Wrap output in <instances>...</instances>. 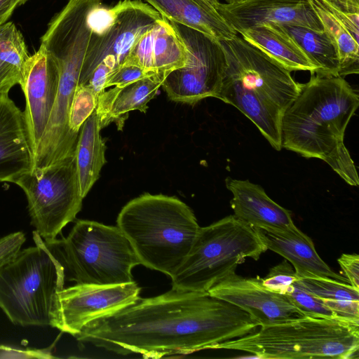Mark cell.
Masks as SVG:
<instances>
[{"label":"cell","mask_w":359,"mask_h":359,"mask_svg":"<svg viewBox=\"0 0 359 359\" xmlns=\"http://www.w3.org/2000/svg\"><path fill=\"white\" fill-rule=\"evenodd\" d=\"M259 327L248 313L208 292L172 288L91 321L75 338L117 354L160 358L214 349Z\"/></svg>","instance_id":"6da1fadb"},{"label":"cell","mask_w":359,"mask_h":359,"mask_svg":"<svg viewBox=\"0 0 359 359\" xmlns=\"http://www.w3.org/2000/svg\"><path fill=\"white\" fill-rule=\"evenodd\" d=\"M281 121L282 148L326 162L346 183L359 184L344 140L359 105L358 93L340 76L311 74Z\"/></svg>","instance_id":"7a4b0ae2"},{"label":"cell","mask_w":359,"mask_h":359,"mask_svg":"<svg viewBox=\"0 0 359 359\" xmlns=\"http://www.w3.org/2000/svg\"><path fill=\"white\" fill-rule=\"evenodd\" d=\"M226 69L215 98L237 108L280 151L281 121L297 97L302 83L288 69L238 34L219 41Z\"/></svg>","instance_id":"3957f363"},{"label":"cell","mask_w":359,"mask_h":359,"mask_svg":"<svg viewBox=\"0 0 359 359\" xmlns=\"http://www.w3.org/2000/svg\"><path fill=\"white\" fill-rule=\"evenodd\" d=\"M116 223L140 264L170 278L184 262L201 228L192 210L178 198L151 194L126 203Z\"/></svg>","instance_id":"277c9868"},{"label":"cell","mask_w":359,"mask_h":359,"mask_svg":"<svg viewBox=\"0 0 359 359\" xmlns=\"http://www.w3.org/2000/svg\"><path fill=\"white\" fill-rule=\"evenodd\" d=\"M214 349L244 351L261 358H358L359 321L304 316L259 326Z\"/></svg>","instance_id":"5b68a950"},{"label":"cell","mask_w":359,"mask_h":359,"mask_svg":"<svg viewBox=\"0 0 359 359\" xmlns=\"http://www.w3.org/2000/svg\"><path fill=\"white\" fill-rule=\"evenodd\" d=\"M32 235L35 245L19 250L0 267V309L15 325L50 326L65 270L39 233Z\"/></svg>","instance_id":"8992f818"},{"label":"cell","mask_w":359,"mask_h":359,"mask_svg":"<svg viewBox=\"0 0 359 359\" xmlns=\"http://www.w3.org/2000/svg\"><path fill=\"white\" fill-rule=\"evenodd\" d=\"M76 283L116 285L134 281L140 262L128 239L116 226L79 219L67 237L46 243Z\"/></svg>","instance_id":"52a82bcc"},{"label":"cell","mask_w":359,"mask_h":359,"mask_svg":"<svg viewBox=\"0 0 359 359\" xmlns=\"http://www.w3.org/2000/svg\"><path fill=\"white\" fill-rule=\"evenodd\" d=\"M266 250L255 229L233 215L227 216L200 228L189 255L171 277L172 288L208 292L247 258L258 260Z\"/></svg>","instance_id":"ba28073f"},{"label":"cell","mask_w":359,"mask_h":359,"mask_svg":"<svg viewBox=\"0 0 359 359\" xmlns=\"http://www.w3.org/2000/svg\"><path fill=\"white\" fill-rule=\"evenodd\" d=\"M14 183L24 191L31 224L45 243L57 238L81 209L83 198L75 155L46 168H32Z\"/></svg>","instance_id":"9c48e42d"},{"label":"cell","mask_w":359,"mask_h":359,"mask_svg":"<svg viewBox=\"0 0 359 359\" xmlns=\"http://www.w3.org/2000/svg\"><path fill=\"white\" fill-rule=\"evenodd\" d=\"M188 49L185 65L172 70L162 86L175 102L194 104L216 97L224 79L226 59L219 42L186 26L170 21Z\"/></svg>","instance_id":"30bf717a"},{"label":"cell","mask_w":359,"mask_h":359,"mask_svg":"<svg viewBox=\"0 0 359 359\" xmlns=\"http://www.w3.org/2000/svg\"><path fill=\"white\" fill-rule=\"evenodd\" d=\"M112 8V19L98 34H91L83 63L79 85H86L101 62L114 69L123 63L137 39L163 16L139 0L118 1Z\"/></svg>","instance_id":"8fae6325"},{"label":"cell","mask_w":359,"mask_h":359,"mask_svg":"<svg viewBox=\"0 0 359 359\" xmlns=\"http://www.w3.org/2000/svg\"><path fill=\"white\" fill-rule=\"evenodd\" d=\"M140 290L135 281L116 285L76 283L64 287L55 297L50 327L76 337L91 321L133 304Z\"/></svg>","instance_id":"7c38bea8"},{"label":"cell","mask_w":359,"mask_h":359,"mask_svg":"<svg viewBox=\"0 0 359 359\" xmlns=\"http://www.w3.org/2000/svg\"><path fill=\"white\" fill-rule=\"evenodd\" d=\"M60 72L44 46L26 60L20 83L26 107L25 122L33 156L43 135L55 102Z\"/></svg>","instance_id":"4fadbf2b"},{"label":"cell","mask_w":359,"mask_h":359,"mask_svg":"<svg viewBox=\"0 0 359 359\" xmlns=\"http://www.w3.org/2000/svg\"><path fill=\"white\" fill-rule=\"evenodd\" d=\"M208 292L241 309L259 326L304 316L284 294L264 286L260 278H244L235 273L212 286Z\"/></svg>","instance_id":"5bb4252c"},{"label":"cell","mask_w":359,"mask_h":359,"mask_svg":"<svg viewBox=\"0 0 359 359\" xmlns=\"http://www.w3.org/2000/svg\"><path fill=\"white\" fill-rule=\"evenodd\" d=\"M217 12L238 34L266 23L324 31L311 0H244L220 3Z\"/></svg>","instance_id":"9a60e30c"},{"label":"cell","mask_w":359,"mask_h":359,"mask_svg":"<svg viewBox=\"0 0 359 359\" xmlns=\"http://www.w3.org/2000/svg\"><path fill=\"white\" fill-rule=\"evenodd\" d=\"M225 182L233 195L230 204L233 215L241 221L253 229L273 233L298 229L290 212L270 198L260 185L229 177Z\"/></svg>","instance_id":"2e32d148"},{"label":"cell","mask_w":359,"mask_h":359,"mask_svg":"<svg viewBox=\"0 0 359 359\" xmlns=\"http://www.w3.org/2000/svg\"><path fill=\"white\" fill-rule=\"evenodd\" d=\"M187 58L185 43L172 23L163 17L137 39L123 63L152 74H168L184 67Z\"/></svg>","instance_id":"e0dca14e"},{"label":"cell","mask_w":359,"mask_h":359,"mask_svg":"<svg viewBox=\"0 0 359 359\" xmlns=\"http://www.w3.org/2000/svg\"><path fill=\"white\" fill-rule=\"evenodd\" d=\"M33 168L24 111L8 95H0V182H14Z\"/></svg>","instance_id":"ac0fdd59"},{"label":"cell","mask_w":359,"mask_h":359,"mask_svg":"<svg viewBox=\"0 0 359 359\" xmlns=\"http://www.w3.org/2000/svg\"><path fill=\"white\" fill-rule=\"evenodd\" d=\"M255 229L267 250L280 255L291 264L298 278H327L348 283L344 276L332 271L320 258L311 238L299 229L280 234Z\"/></svg>","instance_id":"d6986e66"},{"label":"cell","mask_w":359,"mask_h":359,"mask_svg":"<svg viewBox=\"0 0 359 359\" xmlns=\"http://www.w3.org/2000/svg\"><path fill=\"white\" fill-rule=\"evenodd\" d=\"M168 74L147 76L123 86L102 91L97 97L96 113L101 129L112 122L122 127L130 111L145 113L147 103L156 95Z\"/></svg>","instance_id":"ffe728a7"},{"label":"cell","mask_w":359,"mask_h":359,"mask_svg":"<svg viewBox=\"0 0 359 359\" xmlns=\"http://www.w3.org/2000/svg\"><path fill=\"white\" fill-rule=\"evenodd\" d=\"M238 34L290 72L309 71L316 68L307 54L280 25L266 23Z\"/></svg>","instance_id":"44dd1931"},{"label":"cell","mask_w":359,"mask_h":359,"mask_svg":"<svg viewBox=\"0 0 359 359\" xmlns=\"http://www.w3.org/2000/svg\"><path fill=\"white\" fill-rule=\"evenodd\" d=\"M168 20L195 29L217 41L229 40L238 33L222 17L195 0H144Z\"/></svg>","instance_id":"7402d4cb"},{"label":"cell","mask_w":359,"mask_h":359,"mask_svg":"<svg viewBox=\"0 0 359 359\" xmlns=\"http://www.w3.org/2000/svg\"><path fill=\"white\" fill-rule=\"evenodd\" d=\"M96 111L82 125L76 144L75 158L81 194L84 198L100 176L106 163L105 143Z\"/></svg>","instance_id":"603a6c76"},{"label":"cell","mask_w":359,"mask_h":359,"mask_svg":"<svg viewBox=\"0 0 359 359\" xmlns=\"http://www.w3.org/2000/svg\"><path fill=\"white\" fill-rule=\"evenodd\" d=\"M29 55L22 34L12 22L0 26V95H8L22 80Z\"/></svg>","instance_id":"cb8c5ba5"},{"label":"cell","mask_w":359,"mask_h":359,"mask_svg":"<svg viewBox=\"0 0 359 359\" xmlns=\"http://www.w3.org/2000/svg\"><path fill=\"white\" fill-rule=\"evenodd\" d=\"M324 31L332 41L339 57V76L359 72V43L347 27L327 8L323 0H311Z\"/></svg>","instance_id":"d4e9b609"},{"label":"cell","mask_w":359,"mask_h":359,"mask_svg":"<svg viewBox=\"0 0 359 359\" xmlns=\"http://www.w3.org/2000/svg\"><path fill=\"white\" fill-rule=\"evenodd\" d=\"M311 59L319 76H339V62L337 50L325 31L318 32L296 25H281Z\"/></svg>","instance_id":"484cf974"},{"label":"cell","mask_w":359,"mask_h":359,"mask_svg":"<svg viewBox=\"0 0 359 359\" xmlns=\"http://www.w3.org/2000/svg\"><path fill=\"white\" fill-rule=\"evenodd\" d=\"M299 285L320 299L359 302V290L348 283L331 278H299Z\"/></svg>","instance_id":"4316f807"},{"label":"cell","mask_w":359,"mask_h":359,"mask_svg":"<svg viewBox=\"0 0 359 359\" xmlns=\"http://www.w3.org/2000/svg\"><path fill=\"white\" fill-rule=\"evenodd\" d=\"M97 97L89 85L77 86L69 114V126L75 135H79L82 125L95 110Z\"/></svg>","instance_id":"83f0119b"},{"label":"cell","mask_w":359,"mask_h":359,"mask_svg":"<svg viewBox=\"0 0 359 359\" xmlns=\"http://www.w3.org/2000/svg\"><path fill=\"white\" fill-rule=\"evenodd\" d=\"M283 294L304 316L316 318H339L327 308L322 300L304 289L298 279L289 286Z\"/></svg>","instance_id":"f1b7e54d"},{"label":"cell","mask_w":359,"mask_h":359,"mask_svg":"<svg viewBox=\"0 0 359 359\" xmlns=\"http://www.w3.org/2000/svg\"><path fill=\"white\" fill-rule=\"evenodd\" d=\"M323 1L330 11L358 40L359 0H323Z\"/></svg>","instance_id":"f546056e"},{"label":"cell","mask_w":359,"mask_h":359,"mask_svg":"<svg viewBox=\"0 0 359 359\" xmlns=\"http://www.w3.org/2000/svg\"><path fill=\"white\" fill-rule=\"evenodd\" d=\"M298 279L294 269L287 260L271 268L262 283L269 290L283 294L286 289Z\"/></svg>","instance_id":"4dcf8cb0"},{"label":"cell","mask_w":359,"mask_h":359,"mask_svg":"<svg viewBox=\"0 0 359 359\" xmlns=\"http://www.w3.org/2000/svg\"><path fill=\"white\" fill-rule=\"evenodd\" d=\"M151 74H154L147 72L137 65L123 63L109 74L104 89L111 86L126 85Z\"/></svg>","instance_id":"1f68e13d"},{"label":"cell","mask_w":359,"mask_h":359,"mask_svg":"<svg viewBox=\"0 0 359 359\" xmlns=\"http://www.w3.org/2000/svg\"><path fill=\"white\" fill-rule=\"evenodd\" d=\"M54 345L45 348H20L0 344V358H55L52 353Z\"/></svg>","instance_id":"d6a6232c"},{"label":"cell","mask_w":359,"mask_h":359,"mask_svg":"<svg viewBox=\"0 0 359 359\" xmlns=\"http://www.w3.org/2000/svg\"><path fill=\"white\" fill-rule=\"evenodd\" d=\"M25 241V235L22 231L14 232L0 238V267L21 250Z\"/></svg>","instance_id":"836d02e7"},{"label":"cell","mask_w":359,"mask_h":359,"mask_svg":"<svg viewBox=\"0 0 359 359\" xmlns=\"http://www.w3.org/2000/svg\"><path fill=\"white\" fill-rule=\"evenodd\" d=\"M338 317L359 321V302L320 299Z\"/></svg>","instance_id":"e575fe53"},{"label":"cell","mask_w":359,"mask_h":359,"mask_svg":"<svg viewBox=\"0 0 359 359\" xmlns=\"http://www.w3.org/2000/svg\"><path fill=\"white\" fill-rule=\"evenodd\" d=\"M344 276L348 283L359 290V256L357 254H342L337 260Z\"/></svg>","instance_id":"d590c367"},{"label":"cell","mask_w":359,"mask_h":359,"mask_svg":"<svg viewBox=\"0 0 359 359\" xmlns=\"http://www.w3.org/2000/svg\"><path fill=\"white\" fill-rule=\"evenodd\" d=\"M113 70V67L109 64L101 62L93 70L86 85H89L99 95L102 91L105 90L104 85L107 77Z\"/></svg>","instance_id":"8d00e7d4"},{"label":"cell","mask_w":359,"mask_h":359,"mask_svg":"<svg viewBox=\"0 0 359 359\" xmlns=\"http://www.w3.org/2000/svg\"><path fill=\"white\" fill-rule=\"evenodd\" d=\"M28 0H0V26L11 16L15 9Z\"/></svg>","instance_id":"74e56055"},{"label":"cell","mask_w":359,"mask_h":359,"mask_svg":"<svg viewBox=\"0 0 359 359\" xmlns=\"http://www.w3.org/2000/svg\"><path fill=\"white\" fill-rule=\"evenodd\" d=\"M200 5L205 8L206 9L218 13L217 10L220 2L218 0H195ZM219 14V13H218Z\"/></svg>","instance_id":"f35d334b"},{"label":"cell","mask_w":359,"mask_h":359,"mask_svg":"<svg viewBox=\"0 0 359 359\" xmlns=\"http://www.w3.org/2000/svg\"><path fill=\"white\" fill-rule=\"evenodd\" d=\"M224 1H225V3H226V4H231V3L242 1L244 0H224Z\"/></svg>","instance_id":"ab89813d"}]
</instances>
